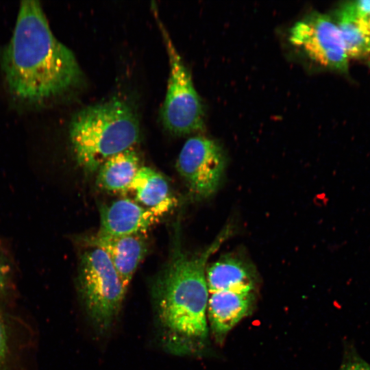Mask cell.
Instances as JSON below:
<instances>
[{
    "label": "cell",
    "mask_w": 370,
    "mask_h": 370,
    "mask_svg": "<svg viewBox=\"0 0 370 370\" xmlns=\"http://www.w3.org/2000/svg\"><path fill=\"white\" fill-rule=\"evenodd\" d=\"M1 65L12 97L38 106L62 95L79 80L77 61L53 34L39 1H22Z\"/></svg>",
    "instance_id": "6da1fadb"
},
{
    "label": "cell",
    "mask_w": 370,
    "mask_h": 370,
    "mask_svg": "<svg viewBox=\"0 0 370 370\" xmlns=\"http://www.w3.org/2000/svg\"><path fill=\"white\" fill-rule=\"evenodd\" d=\"M175 230L169 257L151 291L162 345L171 354L187 355L197 352L208 336L207 262L230 230H223L206 249L195 254L183 250L179 230Z\"/></svg>",
    "instance_id": "7a4b0ae2"
},
{
    "label": "cell",
    "mask_w": 370,
    "mask_h": 370,
    "mask_svg": "<svg viewBox=\"0 0 370 370\" xmlns=\"http://www.w3.org/2000/svg\"><path fill=\"white\" fill-rule=\"evenodd\" d=\"M69 138L77 162L92 173L110 156L133 147L140 125L129 105L112 99L79 111L71 122Z\"/></svg>",
    "instance_id": "3957f363"
},
{
    "label": "cell",
    "mask_w": 370,
    "mask_h": 370,
    "mask_svg": "<svg viewBox=\"0 0 370 370\" xmlns=\"http://www.w3.org/2000/svg\"><path fill=\"white\" fill-rule=\"evenodd\" d=\"M78 285L90 321L99 333L106 332L119 313L126 290L103 251L92 248L83 253Z\"/></svg>",
    "instance_id": "277c9868"
},
{
    "label": "cell",
    "mask_w": 370,
    "mask_h": 370,
    "mask_svg": "<svg viewBox=\"0 0 370 370\" xmlns=\"http://www.w3.org/2000/svg\"><path fill=\"white\" fill-rule=\"evenodd\" d=\"M157 18L170 66L167 89L161 109L162 123L169 132L176 135L201 131L204 127V114L201 98L167 30Z\"/></svg>",
    "instance_id": "5b68a950"
},
{
    "label": "cell",
    "mask_w": 370,
    "mask_h": 370,
    "mask_svg": "<svg viewBox=\"0 0 370 370\" xmlns=\"http://www.w3.org/2000/svg\"><path fill=\"white\" fill-rule=\"evenodd\" d=\"M290 42L319 66L341 74L349 73V58L333 18L311 12L291 28Z\"/></svg>",
    "instance_id": "8992f818"
},
{
    "label": "cell",
    "mask_w": 370,
    "mask_h": 370,
    "mask_svg": "<svg viewBox=\"0 0 370 370\" xmlns=\"http://www.w3.org/2000/svg\"><path fill=\"white\" fill-rule=\"evenodd\" d=\"M226 158L219 143L205 136L188 138L178 156L176 169L190 194L197 199L213 195L221 181Z\"/></svg>",
    "instance_id": "52a82bcc"
},
{
    "label": "cell",
    "mask_w": 370,
    "mask_h": 370,
    "mask_svg": "<svg viewBox=\"0 0 370 370\" xmlns=\"http://www.w3.org/2000/svg\"><path fill=\"white\" fill-rule=\"evenodd\" d=\"M175 205L144 207L130 199H121L99 208L100 225L97 234L123 236L145 232L160 221Z\"/></svg>",
    "instance_id": "ba28073f"
},
{
    "label": "cell",
    "mask_w": 370,
    "mask_h": 370,
    "mask_svg": "<svg viewBox=\"0 0 370 370\" xmlns=\"http://www.w3.org/2000/svg\"><path fill=\"white\" fill-rule=\"evenodd\" d=\"M82 241L86 245L100 249L108 255L127 291L147 251L145 234L106 236L96 233L84 238Z\"/></svg>",
    "instance_id": "9c48e42d"
},
{
    "label": "cell",
    "mask_w": 370,
    "mask_h": 370,
    "mask_svg": "<svg viewBox=\"0 0 370 370\" xmlns=\"http://www.w3.org/2000/svg\"><path fill=\"white\" fill-rule=\"evenodd\" d=\"M255 291H221L209 293L207 317L217 336L226 334L250 312Z\"/></svg>",
    "instance_id": "30bf717a"
},
{
    "label": "cell",
    "mask_w": 370,
    "mask_h": 370,
    "mask_svg": "<svg viewBox=\"0 0 370 370\" xmlns=\"http://www.w3.org/2000/svg\"><path fill=\"white\" fill-rule=\"evenodd\" d=\"M209 293L221 291H256V278L250 264L240 257L228 254L207 266Z\"/></svg>",
    "instance_id": "8fae6325"
},
{
    "label": "cell",
    "mask_w": 370,
    "mask_h": 370,
    "mask_svg": "<svg viewBox=\"0 0 370 370\" xmlns=\"http://www.w3.org/2000/svg\"><path fill=\"white\" fill-rule=\"evenodd\" d=\"M140 164V158L133 147L116 153L99 168L97 184L108 192L125 193Z\"/></svg>",
    "instance_id": "7c38bea8"
},
{
    "label": "cell",
    "mask_w": 370,
    "mask_h": 370,
    "mask_svg": "<svg viewBox=\"0 0 370 370\" xmlns=\"http://www.w3.org/2000/svg\"><path fill=\"white\" fill-rule=\"evenodd\" d=\"M125 193L132 194L135 202L149 208L176 204L165 178L148 166L139 169Z\"/></svg>",
    "instance_id": "4fadbf2b"
},
{
    "label": "cell",
    "mask_w": 370,
    "mask_h": 370,
    "mask_svg": "<svg viewBox=\"0 0 370 370\" xmlns=\"http://www.w3.org/2000/svg\"><path fill=\"white\" fill-rule=\"evenodd\" d=\"M332 18L340 32L349 59L370 57V38L348 1L336 8Z\"/></svg>",
    "instance_id": "5bb4252c"
},
{
    "label": "cell",
    "mask_w": 370,
    "mask_h": 370,
    "mask_svg": "<svg viewBox=\"0 0 370 370\" xmlns=\"http://www.w3.org/2000/svg\"><path fill=\"white\" fill-rule=\"evenodd\" d=\"M14 264L10 256L0 247V298L5 296L13 285Z\"/></svg>",
    "instance_id": "9a60e30c"
},
{
    "label": "cell",
    "mask_w": 370,
    "mask_h": 370,
    "mask_svg": "<svg viewBox=\"0 0 370 370\" xmlns=\"http://www.w3.org/2000/svg\"><path fill=\"white\" fill-rule=\"evenodd\" d=\"M10 330L0 312V370H6L11 356Z\"/></svg>",
    "instance_id": "2e32d148"
},
{
    "label": "cell",
    "mask_w": 370,
    "mask_h": 370,
    "mask_svg": "<svg viewBox=\"0 0 370 370\" xmlns=\"http://www.w3.org/2000/svg\"><path fill=\"white\" fill-rule=\"evenodd\" d=\"M339 370H370V364L360 356L354 347L349 346L346 349Z\"/></svg>",
    "instance_id": "e0dca14e"
},
{
    "label": "cell",
    "mask_w": 370,
    "mask_h": 370,
    "mask_svg": "<svg viewBox=\"0 0 370 370\" xmlns=\"http://www.w3.org/2000/svg\"><path fill=\"white\" fill-rule=\"evenodd\" d=\"M354 8L356 14L370 38V0L354 1Z\"/></svg>",
    "instance_id": "ac0fdd59"
}]
</instances>
